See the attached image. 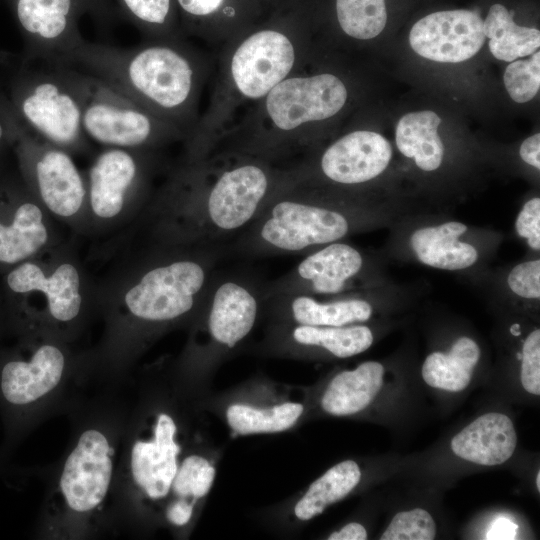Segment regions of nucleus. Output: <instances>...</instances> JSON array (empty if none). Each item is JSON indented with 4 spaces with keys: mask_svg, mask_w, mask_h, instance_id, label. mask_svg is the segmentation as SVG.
<instances>
[{
    "mask_svg": "<svg viewBox=\"0 0 540 540\" xmlns=\"http://www.w3.org/2000/svg\"><path fill=\"white\" fill-rule=\"evenodd\" d=\"M360 479L361 471L355 461L345 460L334 465L309 486L294 507L295 516L302 521L314 518L347 496Z\"/></svg>",
    "mask_w": 540,
    "mask_h": 540,
    "instance_id": "obj_28",
    "label": "nucleus"
},
{
    "mask_svg": "<svg viewBox=\"0 0 540 540\" xmlns=\"http://www.w3.org/2000/svg\"><path fill=\"white\" fill-rule=\"evenodd\" d=\"M385 286L376 256L342 240L303 255L288 272L266 282L264 297L303 294L328 298Z\"/></svg>",
    "mask_w": 540,
    "mask_h": 540,
    "instance_id": "obj_7",
    "label": "nucleus"
},
{
    "mask_svg": "<svg viewBox=\"0 0 540 540\" xmlns=\"http://www.w3.org/2000/svg\"><path fill=\"white\" fill-rule=\"evenodd\" d=\"M140 176V166L130 149L109 147L95 159L89 171V199L101 218L118 215Z\"/></svg>",
    "mask_w": 540,
    "mask_h": 540,
    "instance_id": "obj_20",
    "label": "nucleus"
},
{
    "mask_svg": "<svg viewBox=\"0 0 540 540\" xmlns=\"http://www.w3.org/2000/svg\"><path fill=\"white\" fill-rule=\"evenodd\" d=\"M384 367L376 361H366L353 370L335 375L327 386L321 406L334 416L356 414L374 400L383 385Z\"/></svg>",
    "mask_w": 540,
    "mask_h": 540,
    "instance_id": "obj_24",
    "label": "nucleus"
},
{
    "mask_svg": "<svg viewBox=\"0 0 540 540\" xmlns=\"http://www.w3.org/2000/svg\"><path fill=\"white\" fill-rule=\"evenodd\" d=\"M224 256L225 245L200 247L151 267L127 291L128 310L153 323L173 321L198 310Z\"/></svg>",
    "mask_w": 540,
    "mask_h": 540,
    "instance_id": "obj_6",
    "label": "nucleus"
},
{
    "mask_svg": "<svg viewBox=\"0 0 540 540\" xmlns=\"http://www.w3.org/2000/svg\"><path fill=\"white\" fill-rule=\"evenodd\" d=\"M273 195L263 167L239 164L176 205L174 214L182 220L171 234L195 248L225 245L256 219Z\"/></svg>",
    "mask_w": 540,
    "mask_h": 540,
    "instance_id": "obj_3",
    "label": "nucleus"
},
{
    "mask_svg": "<svg viewBox=\"0 0 540 540\" xmlns=\"http://www.w3.org/2000/svg\"><path fill=\"white\" fill-rule=\"evenodd\" d=\"M7 282L17 293H45L49 311L59 321H70L79 313L82 302L80 280L78 271L72 264H61L47 277L37 265L24 263L9 273Z\"/></svg>",
    "mask_w": 540,
    "mask_h": 540,
    "instance_id": "obj_23",
    "label": "nucleus"
},
{
    "mask_svg": "<svg viewBox=\"0 0 540 540\" xmlns=\"http://www.w3.org/2000/svg\"><path fill=\"white\" fill-rule=\"evenodd\" d=\"M519 156L523 162L540 170V134L526 138L520 145Z\"/></svg>",
    "mask_w": 540,
    "mask_h": 540,
    "instance_id": "obj_39",
    "label": "nucleus"
},
{
    "mask_svg": "<svg viewBox=\"0 0 540 540\" xmlns=\"http://www.w3.org/2000/svg\"><path fill=\"white\" fill-rule=\"evenodd\" d=\"M517 435L511 419L501 413L476 418L451 440L458 457L484 466L506 462L514 453Z\"/></svg>",
    "mask_w": 540,
    "mask_h": 540,
    "instance_id": "obj_21",
    "label": "nucleus"
},
{
    "mask_svg": "<svg viewBox=\"0 0 540 540\" xmlns=\"http://www.w3.org/2000/svg\"><path fill=\"white\" fill-rule=\"evenodd\" d=\"M515 232L526 246L539 255L540 252V198L527 200L517 214Z\"/></svg>",
    "mask_w": 540,
    "mask_h": 540,
    "instance_id": "obj_38",
    "label": "nucleus"
},
{
    "mask_svg": "<svg viewBox=\"0 0 540 540\" xmlns=\"http://www.w3.org/2000/svg\"><path fill=\"white\" fill-rule=\"evenodd\" d=\"M436 525L424 509L416 508L397 513L381 536L382 540H432Z\"/></svg>",
    "mask_w": 540,
    "mask_h": 540,
    "instance_id": "obj_35",
    "label": "nucleus"
},
{
    "mask_svg": "<svg viewBox=\"0 0 540 540\" xmlns=\"http://www.w3.org/2000/svg\"><path fill=\"white\" fill-rule=\"evenodd\" d=\"M536 486L538 491H540V472H538L536 475Z\"/></svg>",
    "mask_w": 540,
    "mask_h": 540,
    "instance_id": "obj_45",
    "label": "nucleus"
},
{
    "mask_svg": "<svg viewBox=\"0 0 540 540\" xmlns=\"http://www.w3.org/2000/svg\"><path fill=\"white\" fill-rule=\"evenodd\" d=\"M504 86L517 103H525L535 97L540 88V52L535 51L528 60L512 61L503 75Z\"/></svg>",
    "mask_w": 540,
    "mask_h": 540,
    "instance_id": "obj_34",
    "label": "nucleus"
},
{
    "mask_svg": "<svg viewBox=\"0 0 540 540\" xmlns=\"http://www.w3.org/2000/svg\"><path fill=\"white\" fill-rule=\"evenodd\" d=\"M181 9L192 16H206L216 11L223 0H177Z\"/></svg>",
    "mask_w": 540,
    "mask_h": 540,
    "instance_id": "obj_42",
    "label": "nucleus"
},
{
    "mask_svg": "<svg viewBox=\"0 0 540 540\" xmlns=\"http://www.w3.org/2000/svg\"><path fill=\"white\" fill-rule=\"evenodd\" d=\"M90 4L94 20L103 27L110 25L116 18L118 10L113 0H87Z\"/></svg>",
    "mask_w": 540,
    "mask_h": 540,
    "instance_id": "obj_40",
    "label": "nucleus"
},
{
    "mask_svg": "<svg viewBox=\"0 0 540 540\" xmlns=\"http://www.w3.org/2000/svg\"><path fill=\"white\" fill-rule=\"evenodd\" d=\"M111 448L97 430L82 433L68 456L60 478V487L68 506L87 512L104 499L111 480Z\"/></svg>",
    "mask_w": 540,
    "mask_h": 540,
    "instance_id": "obj_16",
    "label": "nucleus"
},
{
    "mask_svg": "<svg viewBox=\"0 0 540 540\" xmlns=\"http://www.w3.org/2000/svg\"><path fill=\"white\" fill-rule=\"evenodd\" d=\"M520 380L524 389L540 394V329L535 328L525 337L521 349Z\"/></svg>",
    "mask_w": 540,
    "mask_h": 540,
    "instance_id": "obj_37",
    "label": "nucleus"
},
{
    "mask_svg": "<svg viewBox=\"0 0 540 540\" xmlns=\"http://www.w3.org/2000/svg\"><path fill=\"white\" fill-rule=\"evenodd\" d=\"M405 212H385L358 199L276 193L256 219L225 245L226 255H305L329 243L392 223Z\"/></svg>",
    "mask_w": 540,
    "mask_h": 540,
    "instance_id": "obj_1",
    "label": "nucleus"
},
{
    "mask_svg": "<svg viewBox=\"0 0 540 540\" xmlns=\"http://www.w3.org/2000/svg\"><path fill=\"white\" fill-rule=\"evenodd\" d=\"M264 285L245 271L217 270L198 308L212 357L235 348L251 333L264 309Z\"/></svg>",
    "mask_w": 540,
    "mask_h": 540,
    "instance_id": "obj_9",
    "label": "nucleus"
},
{
    "mask_svg": "<svg viewBox=\"0 0 540 540\" xmlns=\"http://www.w3.org/2000/svg\"><path fill=\"white\" fill-rule=\"evenodd\" d=\"M193 514V503L185 498L174 501L166 511L167 519L176 526H183L189 522Z\"/></svg>",
    "mask_w": 540,
    "mask_h": 540,
    "instance_id": "obj_41",
    "label": "nucleus"
},
{
    "mask_svg": "<svg viewBox=\"0 0 540 540\" xmlns=\"http://www.w3.org/2000/svg\"><path fill=\"white\" fill-rule=\"evenodd\" d=\"M374 341L372 330L363 324L311 326L277 322L269 342L276 350L291 354L320 349L336 358H349L368 350Z\"/></svg>",
    "mask_w": 540,
    "mask_h": 540,
    "instance_id": "obj_18",
    "label": "nucleus"
},
{
    "mask_svg": "<svg viewBox=\"0 0 540 540\" xmlns=\"http://www.w3.org/2000/svg\"><path fill=\"white\" fill-rule=\"evenodd\" d=\"M336 12L342 30L356 39L378 36L387 22L385 0H336Z\"/></svg>",
    "mask_w": 540,
    "mask_h": 540,
    "instance_id": "obj_31",
    "label": "nucleus"
},
{
    "mask_svg": "<svg viewBox=\"0 0 540 540\" xmlns=\"http://www.w3.org/2000/svg\"><path fill=\"white\" fill-rule=\"evenodd\" d=\"M64 356L55 346L43 345L30 362L12 361L2 370L1 388L12 404L24 405L44 396L59 383Z\"/></svg>",
    "mask_w": 540,
    "mask_h": 540,
    "instance_id": "obj_22",
    "label": "nucleus"
},
{
    "mask_svg": "<svg viewBox=\"0 0 540 540\" xmlns=\"http://www.w3.org/2000/svg\"><path fill=\"white\" fill-rule=\"evenodd\" d=\"M24 40V58L62 64L85 39L79 19L93 11L87 0H7Z\"/></svg>",
    "mask_w": 540,
    "mask_h": 540,
    "instance_id": "obj_10",
    "label": "nucleus"
},
{
    "mask_svg": "<svg viewBox=\"0 0 540 540\" xmlns=\"http://www.w3.org/2000/svg\"><path fill=\"white\" fill-rule=\"evenodd\" d=\"M489 49L498 60L512 62L533 54L540 46V31L517 25L501 4H493L483 21Z\"/></svg>",
    "mask_w": 540,
    "mask_h": 540,
    "instance_id": "obj_27",
    "label": "nucleus"
},
{
    "mask_svg": "<svg viewBox=\"0 0 540 540\" xmlns=\"http://www.w3.org/2000/svg\"><path fill=\"white\" fill-rule=\"evenodd\" d=\"M346 99V87L338 77L320 74L281 81L267 94L266 108L274 124L289 131L334 116Z\"/></svg>",
    "mask_w": 540,
    "mask_h": 540,
    "instance_id": "obj_12",
    "label": "nucleus"
},
{
    "mask_svg": "<svg viewBox=\"0 0 540 540\" xmlns=\"http://www.w3.org/2000/svg\"><path fill=\"white\" fill-rule=\"evenodd\" d=\"M481 350L468 336L457 338L447 352L429 354L422 365V377L431 387L451 392L464 390L480 360Z\"/></svg>",
    "mask_w": 540,
    "mask_h": 540,
    "instance_id": "obj_26",
    "label": "nucleus"
},
{
    "mask_svg": "<svg viewBox=\"0 0 540 540\" xmlns=\"http://www.w3.org/2000/svg\"><path fill=\"white\" fill-rule=\"evenodd\" d=\"M496 293L521 302L540 301V258L536 255L514 264L496 278Z\"/></svg>",
    "mask_w": 540,
    "mask_h": 540,
    "instance_id": "obj_32",
    "label": "nucleus"
},
{
    "mask_svg": "<svg viewBox=\"0 0 540 540\" xmlns=\"http://www.w3.org/2000/svg\"><path fill=\"white\" fill-rule=\"evenodd\" d=\"M114 3L118 13L141 28H161L168 24L171 0H114Z\"/></svg>",
    "mask_w": 540,
    "mask_h": 540,
    "instance_id": "obj_36",
    "label": "nucleus"
},
{
    "mask_svg": "<svg viewBox=\"0 0 540 540\" xmlns=\"http://www.w3.org/2000/svg\"><path fill=\"white\" fill-rule=\"evenodd\" d=\"M441 118L424 110L405 114L395 132L399 152L423 172H435L443 164L445 146L438 134Z\"/></svg>",
    "mask_w": 540,
    "mask_h": 540,
    "instance_id": "obj_25",
    "label": "nucleus"
},
{
    "mask_svg": "<svg viewBox=\"0 0 540 540\" xmlns=\"http://www.w3.org/2000/svg\"><path fill=\"white\" fill-rule=\"evenodd\" d=\"M12 137L29 159L35 185L44 204L55 214L68 217L81 208L86 190L68 152L26 130L11 113Z\"/></svg>",
    "mask_w": 540,
    "mask_h": 540,
    "instance_id": "obj_11",
    "label": "nucleus"
},
{
    "mask_svg": "<svg viewBox=\"0 0 540 540\" xmlns=\"http://www.w3.org/2000/svg\"><path fill=\"white\" fill-rule=\"evenodd\" d=\"M386 287L322 299L310 295L291 294L264 297L267 309L277 322L311 326H348L369 321L377 298Z\"/></svg>",
    "mask_w": 540,
    "mask_h": 540,
    "instance_id": "obj_14",
    "label": "nucleus"
},
{
    "mask_svg": "<svg viewBox=\"0 0 540 540\" xmlns=\"http://www.w3.org/2000/svg\"><path fill=\"white\" fill-rule=\"evenodd\" d=\"M329 540H365L367 531L360 523L352 522L340 530L335 531L328 537Z\"/></svg>",
    "mask_w": 540,
    "mask_h": 540,
    "instance_id": "obj_44",
    "label": "nucleus"
},
{
    "mask_svg": "<svg viewBox=\"0 0 540 540\" xmlns=\"http://www.w3.org/2000/svg\"><path fill=\"white\" fill-rule=\"evenodd\" d=\"M62 64L98 78L143 108H182L193 86L189 60L166 45L126 49L84 40Z\"/></svg>",
    "mask_w": 540,
    "mask_h": 540,
    "instance_id": "obj_2",
    "label": "nucleus"
},
{
    "mask_svg": "<svg viewBox=\"0 0 540 540\" xmlns=\"http://www.w3.org/2000/svg\"><path fill=\"white\" fill-rule=\"evenodd\" d=\"M214 478V466L200 455H191L177 469L171 487L180 497L198 499L209 492Z\"/></svg>",
    "mask_w": 540,
    "mask_h": 540,
    "instance_id": "obj_33",
    "label": "nucleus"
},
{
    "mask_svg": "<svg viewBox=\"0 0 540 540\" xmlns=\"http://www.w3.org/2000/svg\"><path fill=\"white\" fill-rule=\"evenodd\" d=\"M518 526L507 518H498L494 520L486 534L489 540H508L515 539Z\"/></svg>",
    "mask_w": 540,
    "mask_h": 540,
    "instance_id": "obj_43",
    "label": "nucleus"
},
{
    "mask_svg": "<svg viewBox=\"0 0 540 540\" xmlns=\"http://www.w3.org/2000/svg\"><path fill=\"white\" fill-rule=\"evenodd\" d=\"M176 425L167 414H160L151 441H137L131 452V470L136 483L151 499L165 497L177 472L179 445Z\"/></svg>",
    "mask_w": 540,
    "mask_h": 540,
    "instance_id": "obj_19",
    "label": "nucleus"
},
{
    "mask_svg": "<svg viewBox=\"0 0 540 540\" xmlns=\"http://www.w3.org/2000/svg\"><path fill=\"white\" fill-rule=\"evenodd\" d=\"M61 65L79 99L86 137L124 149L139 148L152 141L156 126L143 107L98 78Z\"/></svg>",
    "mask_w": 540,
    "mask_h": 540,
    "instance_id": "obj_8",
    "label": "nucleus"
},
{
    "mask_svg": "<svg viewBox=\"0 0 540 540\" xmlns=\"http://www.w3.org/2000/svg\"><path fill=\"white\" fill-rule=\"evenodd\" d=\"M42 63L30 66L24 58L1 100L33 135L66 151L77 148L86 137L79 99L61 64Z\"/></svg>",
    "mask_w": 540,
    "mask_h": 540,
    "instance_id": "obj_4",
    "label": "nucleus"
},
{
    "mask_svg": "<svg viewBox=\"0 0 540 540\" xmlns=\"http://www.w3.org/2000/svg\"><path fill=\"white\" fill-rule=\"evenodd\" d=\"M392 225L389 249L397 258L448 272L480 273L501 241L494 231L411 212Z\"/></svg>",
    "mask_w": 540,
    "mask_h": 540,
    "instance_id": "obj_5",
    "label": "nucleus"
},
{
    "mask_svg": "<svg viewBox=\"0 0 540 540\" xmlns=\"http://www.w3.org/2000/svg\"><path fill=\"white\" fill-rule=\"evenodd\" d=\"M304 407L296 402H284L271 407L232 404L226 410L230 428L239 435L277 433L293 427Z\"/></svg>",
    "mask_w": 540,
    "mask_h": 540,
    "instance_id": "obj_30",
    "label": "nucleus"
},
{
    "mask_svg": "<svg viewBox=\"0 0 540 540\" xmlns=\"http://www.w3.org/2000/svg\"><path fill=\"white\" fill-rule=\"evenodd\" d=\"M294 59V48L285 35L263 30L238 47L232 58L231 73L243 95L260 98L284 80Z\"/></svg>",
    "mask_w": 540,
    "mask_h": 540,
    "instance_id": "obj_15",
    "label": "nucleus"
},
{
    "mask_svg": "<svg viewBox=\"0 0 540 540\" xmlns=\"http://www.w3.org/2000/svg\"><path fill=\"white\" fill-rule=\"evenodd\" d=\"M390 142L373 131H354L338 139L322 154L319 169L325 179L342 186L368 183L391 163Z\"/></svg>",
    "mask_w": 540,
    "mask_h": 540,
    "instance_id": "obj_17",
    "label": "nucleus"
},
{
    "mask_svg": "<svg viewBox=\"0 0 540 540\" xmlns=\"http://www.w3.org/2000/svg\"><path fill=\"white\" fill-rule=\"evenodd\" d=\"M483 20L474 11H438L418 20L409 33L412 49L420 56L445 63L472 58L485 42Z\"/></svg>",
    "mask_w": 540,
    "mask_h": 540,
    "instance_id": "obj_13",
    "label": "nucleus"
},
{
    "mask_svg": "<svg viewBox=\"0 0 540 540\" xmlns=\"http://www.w3.org/2000/svg\"><path fill=\"white\" fill-rule=\"evenodd\" d=\"M47 238L40 208L34 203H23L17 208L10 226L0 223V262L15 263L26 259L43 247Z\"/></svg>",
    "mask_w": 540,
    "mask_h": 540,
    "instance_id": "obj_29",
    "label": "nucleus"
}]
</instances>
